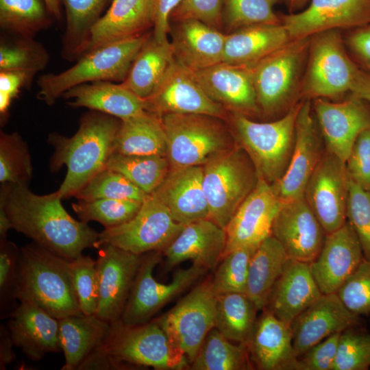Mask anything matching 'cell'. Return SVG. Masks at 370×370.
Returning <instances> with one entry per match:
<instances>
[{"label": "cell", "instance_id": "6da1fadb", "mask_svg": "<svg viewBox=\"0 0 370 370\" xmlns=\"http://www.w3.org/2000/svg\"><path fill=\"white\" fill-rule=\"evenodd\" d=\"M57 191L40 195L27 184H2L0 212L12 229L21 232L51 252L69 260L95 247L99 234L87 223L72 217L61 203Z\"/></svg>", "mask_w": 370, "mask_h": 370}, {"label": "cell", "instance_id": "7a4b0ae2", "mask_svg": "<svg viewBox=\"0 0 370 370\" xmlns=\"http://www.w3.org/2000/svg\"><path fill=\"white\" fill-rule=\"evenodd\" d=\"M121 121L113 116L91 110L81 118L78 130L71 137L49 134L48 142L55 149L50 169L57 171L64 165L67 170L56 190L62 199L74 197L106 168Z\"/></svg>", "mask_w": 370, "mask_h": 370}, {"label": "cell", "instance_id": "3957f363", "mask_svg": "<svg viewBox=\"0 0 370 370\" xmlns=\"http://www.w3.org/2000/svg\"><path fill=\"white\" fill-rule=\"evenodd\" d=\"M14 297L38 306L57 319L83 314L72 286L69 260L34 242L20 248Z\"/></svg>", "mask_w": 370, "mask_h": 370}, {"label": "cell", "instance_id": "277c9868", "mask_svg": "<svg viewBox=\"0 0 370 370\" xmlns=\"http://www.w3.org/2000/svg\"><path fill=\"white\" fill-rule=\"evenodd\" d=\"M300 104L270 122H257L241 114L229 113L226 121L236 143L249 156L258 177L271 184L284 175L289 164Z\"/></svg>", "mask_w": 370, "mask_h": 370}, {"label": "cell", "instance_id": "5b68a950", "mask_svg": "<svg viewBox=\"0 0 370 370\" xmlns=\"http://www.w3.org/2000/svg\"><path fill=\"white\" fill-rule=\"evenodd\" d=\"M151 33L103 45L84 53L75 64L60 73L40 75L36 97L52 106L66 91L80 84L100 81L123 82Z\"/></svg>", "mask_w": 370, "mask_h": 370}, {"label": "cell", "instance_id": "8992f818", "mask_svg": "<svg viewBox=\"0 0 370 370\" xmlns=\"http://www.w3.org/2000/svg\"><path fill=\"white\" fill-rule=\"evenodd\" d=\"M310 37L291 40L249 69L260 114L286 113L301 97Z\"/></svg>", "mask_w": 370, "mask_h": 370}, {"label": "cell", "instance_id": "52a82bcc", "mask_svg": "<svg viewBox=\"0 0 370 370\" xmlns=\"http://www.w3.org/2000/svg\"><path fill=\"white\" fill-rule=\"evenodd\" d=\"M160 118L170 169L204 166L236 145L228 123L221 118L199 114H166Z\"/></svg>", "mask_w": 370, "mask_h": 370}, {"label": "cell", "instance_id": "ba28073f", "mask_svg": "<svg viewBox=\"0 0 370 370\" xmlns=\"http://www.w3.org/2000/svg\"><path fill=\"white\" fill-rule=\"evenodd\" d=\"M203 187L209 219L225 229L259 180L246 151L236 145L203 166Z\"/></svg>", "mask_w": 370, "mask_h": 370}, {"label": "cell", "instance_id": "9c48e42d", "mask_svg": "<svg viewBox=\"0 0 370 370\" xmlns=\"http://www.w3.org/2000/svg\"><path fill=\"white\" fill-rule=\"evenodd\" d=\"M99 347L116 358L136 367L158 370L188 369L189 362L156 320L129 326L120 320L110 323Z\"/></svg>", "mask_w": 370, "mask_h": 370}, {"label": "cell", "instance_id": "30bf717a", "mask_svg": "<svg viewBox=\"0 0 370 370\" xmlns=\"http://www.w3.org/2000/svg\"><path fill=\"white\" fill-rule=\"evenodd\" d=\"M359 69L338 29L317 33L310 38L301 97L334 98L350 92Z\"/></svg>", "mask_w": 370, "mask_h": 370}, {"label": "cell", "instance_id": "8fae6325", "mask_svg": "<svg viewBox=\"0 0 370 370\" xmlns=\"http://www.w3.org/2000/svg\"><path fill=\"white\" fill-rule=\"evenodd\" d=\"M184 227L173 219L165 205L151 193L131 220L100 232L95 248L109 244L137 255L162 252Z\"/></svg>", "mask_w": 370, "mask_h": 370}, {"label": "cell", "instance_id": "7c38bea8", "mask_svg": "<svg viewBox=\"0 0 370 370\" xmlns=\"http://www.w3.org/2000/svg\"><path fill=\"white\" fill-rule=\"evenodd\" d=\"M161 251L143 254L129 298L119 319L129 326L147 323L162 307L194 284L207 270L193 264L177 270L169 283L157 281L153 275L160 262Z\"/></svg>", "mask_w": 370, "mask_h": 370}, {"label": "cell", "instance_id": "4fadbf2b", "mask_svg": "<svg viewBox=\"0 0 370 370\" xmlns=\"http://www.w3.org/2000/svg\"><path fill=\"white\" fill-rule=\"evenodd\" d=\"M216 297L211 280L193 287L175 306L156 320L190 364L215 326Z\"/></svg>", "mask_w": 370, "mask_h": 370}, {"label": "cell", "instance_id": "5bb4252c", "mask_svg": "<svg viewBox=\"0 0 370 370\" xmlns=\"http://www.w3.org/2000/svg\"><path fill=\"white\" fill-rule=\"evenodd\" d=\"M144 100L145 110L159 117L166 114H199L227 121L229 115L208 97L193 71L175 59L152 94Z\"/></svg>", "mask_w": 370, "mask_h": 370}, {"label": "cell", "instance_id": "9a60e30c", "mask_svg": "<svg viewBox=\"0 0 370 370\" xmlns=\"http://www.w3.org/2000/svg\"><path fill=\"white\" fill-rule=\"evenodd\" d=\"M349 182L345 163L325 149L304 197L326 234L347 221Z\"/></svg>", "mask_w": 370, "mask_h": 370}, {"label": "cell", "instance_id": "2e32d148", "mask_svg": "<svg viewBox=\"0 0 370 370\" xmlns=\"http://www.w3.org/2000/svg\"><path fill=\"white\" fill-rule=\"evenodd\" d=\"M325 150L311 100L304 99L295 123V140L288 168L284 175L271 184L282 202L304 196L306 186Z\"/></svg>", "mask_w": 370, "mask_h": 370}, {"label": "cell", "instance_id": "e0dca14e", "mask_svg": "<svg viewBox=\"0 0 370 370\" xmlns=\"http://www.w3.org/2000/svg\"><path fill=\"white\" fill-rule=\"evenodd\" d=\"M312 109L325 149L345 163L357 137L370 127V104L351 94L341 102L315 99Z\"/></svg>", "mask_w": 370, "mask_h": 370}, {"label": "cell", "instance_id": "ac0fdd59", "mask_svg": "<svg viewBox=\"0 0 370 370\" xmlns=\"http://www.w3.org/2000/svg\"><path fill=\"white\" fill-rule=\"evenodd\" d=\"M98 249L99 299L95 314L110 323L121 317L143 254H134L109 244Z\"/></svg>", "mask_w": 370, "mask_h": 370}, {"label": "cell", "instance_id": "d6986e66", "mask_svg": "<svg viewBox=\"0 0 370 370\" xmlns=\"http://www.w3.org/2000/svg\"><path fill=\"white\" fill-rule=\"evenodd\" d=\"M271 235L294 260L310 263L319 254L326 233L304 197L282 203Z\"/></svg>", "mask_w": 370, "mask_h": 370}, {"label": "cell", "instance_id": "ffe728a7", "mask_svg": "<svg viewBox=\"0 0 370 370\" xmlns=\"http://www.w3.org/2000/svg\"><path fill=\"white\" fill-rule=\"evenodd\" d=\"M282 23L291 40L340 28L370 23V0H310L301 12L283 16Z\"/></svg>", "mask_w": 370, "mask_h": 370}, {"label": "cell", "instance_id": "44dd1931", "mask_svg": "<svg viewBox=\"0 0 370 370\" xmlns=\"http://www.w3.org/2000/svg\"><path fill=\"white\" fill-rule=\"evenodd\" d=\"M282 204L272 185L259 177L255 188L225 227L227 241L223 256L236 248L257 247L271 235L272 225Z\"/></svg>", "mask_w": 370, "mask_h": 370}, {"label": "cell", "instance_id": "7402d4cb", "mask_svg": "<svg viewBox=\"0 0 370 370\" xmlns=\"http://www.w3.org/2000/svg\"><path fill=\"white\" fill-rule=\"evenodd\" d=\"M365 258L358 238L347 221L326 234L322 248L310 263L312 275L323 294L337 293Z\"/></svg>", "mask_w": 370, "mask_h": 370}, {"label": "cell", "instance_id": "603a6c76", "mask_svg": "<svg viewBox=\"0 0 370 370\" xmlns=\"http://www.w3.org/2000/svg\"><path fill=\"white\" fill-rule=\"evenodd\" d=\"M360 324V317L349 310L336 293H322L291 324L295 354L299 358L327 337Z\"/></svg>", "mask_w": 370, "mask_h": 370}, {"label": "cell", "instance_id": "cb8c5ba5", "mask_svg": "<svg viewBox=\"0 0 370 370\" xmlns=\"http://www.w3.org/2000/svg\"><path fill=\"white\" fill-rule=\"evenodd\" d=\"M193 73L208 97L229 113L260 114L249 68L221 62Z\"/></svg>", "mask_w": 370, "mask_h": 370}, {"label": "cell", "instance_id": "d4e9b609", "mask_svg": "<svg viewBox=\"0 0 370 370\" xmlns=\"http://www.w3.org/2000/svg\"><path fill=\"white\" fill-rule=\"evenodd\" d=\"M250 362L260 370H300L291 325L262 310L246 343Z\"/></svg>", "mask_w": 370, "mask_h": 370}, {"label": "cell", "instance_id": "484cf974", "mask_svg": "<svg viewBox=\"0 0 370 370\" xmlns=\"http://www.w3.org/2000/svg\"><path fill=\"white\" fill-rule=\"evenodd\" d=\"M203 171V166L170 169L153 193L165 205L173 219L184 225L209 219Z\"/></svg>", "mask_w": 370, "mask_h": 370}, {"label": "cell", "instance_id": "4316f807", "mask_svg": "<svg viewBox=\"0 0 370 370\" xmlns=\"http://www.w3.org/2000/svg\"><path fill=\"white\" fill-rule=\"evenodd\" d=\"M7 327L14 346L34 361L62 351L59 320L38 306L21 301L8 315Z\"/></svg>", "mask_w": 370, "mask_h": 370}, {"label": "cell", "instance_id": "83f0119b", "mask_svg": "<svg viewBox=\"0 0 370 370\" xmlns=\"http://www.w3.org/2000/svg\"><path fill=\"white\" fill-rule=\"evenodd\" d=\"M174 23L170 43L177 61L193 71L223 62L225 32L195 19Z\"/></svg>", "mask_w": 370, "mask_h": 370}, {"label": "cell", "instance_id": "f1b7e54d", "mask_svg": "<svg viewBox=\"0 0 370 370\" xmlns=\"http://www.w3.org/2000/svg\"><path fill=\"white\" fill-rule=\"evenodd\" d=\"M225 229L210 219L184 225L173 241L163 251L166 267L190 260L193 264L214 269L225 249Z\"/></svg>", "mask_w": 370, "mask_h": 370}, {"label": "cell", "instance_id": "f546056e", "mask_svg": "<svg viewBox=\"0 0 370 370\" xmlns=\"http://www.w3.org/2000/svg\"><path fill=\"white\" fill-rule=\"evenodd\" d=\"M153 23L154 0H112L92 28L83 55L103 45L144 34L153 28Z\"/></svg>", "mask_w": 370, "mask_h": 370}, {"label": "cell", "instance_id": "4dcf8cb0", "mask_svg": "<svg viewBox=\"0 0 370 370\" xmlns=\"http://www.w3.org/2000/svg\"><path fill=\"white\" fill-rule=\"evenodd\" d=\"M321 294L310 263L289 259L266 308L280 320L291 324Z\"/></svg>", "mask_w": 370, "mask_h": 370}, {"label": "cell", "instance_id": "1f68e13d", "mask_svg": "<svg viewBox=\"0 0 370 370\" xmlns=\"http://www.w3.org/2000/svg\"><path fill=\"white\" fill-rule=\"evenodd\" d=\"M62 97L70 99L68 104L72 108H87L121 120L147 112L145 100L121 83L100 81L83 84L70 88Z\"/></svg>", "mask_w": 370, "mask_h": 370}, {"label": "cell", "instance_id": "d6a6232c", "mask_svg": "<svg viewBox=\"0 0 370 370\" xmlns=\"http://www.w3.org/2000/svg\"><path fill=\"white\" fill-rule=\"evenodd\" d=\"M291 40L282 23L244 27L227 34L223 62L250 67Z\"/></svg>", "mask_w": 370, "mask_h": 370}, {"label": "cell", "instance_id": "836d02e7", "mask_svg": "<svg viewBox=\"0 0 370 370\" xmlns=\"http://www.w3.org/2000/svg\"><path fill=\"white\" fill-rule=\"evenodd\" d=\"M290 258L272 235L263 240L250 260L246 294L258 310L266 308L272 291Z\"/></svg>", "mask_w": 370, "mask_h": 370}, {"label": "cell", "instance_id": "e575fe53", "mask_svg": "<svg viewBox=\"0 0 370 370\" xmlns=\"http://www.w3.org/2000/svg\"><path fill=\"white\" fill-rule=\"evenodd\" d=\"M58 320L60 341L65 359L61 369L75 370L103 342L110 323L96 314L72 315Z\"/></svg>", "mask_w": 370, "mask_h": 370}, {"label": "cell", "instance_id": "d590c367", "mask_svg": "<svg viewBox=\"0 0 370 370\" xmlns=\"http://www.w3.org/2000/svg\"><path fill=\"white\" fill-rule=\"evenodd\" d=\"M174 60L170 41L158 42L151 32L121 84L145 99L154 91Z\"/></svg>", "mask_w": 370, "mask_h": 370}, {"label": "cell", "instance_id": "8d00e7d4", "mask_svg": "<svg viewBox=\"0 0 370 370\" xmlns=\"http://www.w3.org/2000/svg\"><path fill=\"white\" fill-rule=\"evenodd\" d=\"M166 134L160 118L145 112L121 120L113 152L124 155L166 156Z\"/></svg>", "mask_w": 370, "mask_h": 370}, {"label": "cell", "instance_id": "74e56055", "mask_svg": "<svg viewBox=\"0 0 370 370\" xmlns=\"http://www.w3.org/2000/svg\"><path fill=\"white\" fill-rule=\"evenodd\" d=\"M59 1L64 6L66 16L61 56L67 61H77L84 53L92 28L111 0Z\"/></svg>", "mask_w": 370, "mask_h": 370}, {"label": "cell", "instance_id": "f35d334b", "mask_svg": "<svg viewBox=\"0 0 370 370\" xmlns=\"http://www.w3.org/2000/svg\"><path fill=\"white\" fill-rule=\"evenodd\" d=\"M257 311L246 293L217 295L214 328L229 340L246 344L254 328Z\"/></svg>", "mask_w": 370, "mask_h": 370}, {"label": "cell", "instance_id": "ab89813d", "mask_svg": "<svg viewBox=\"0 0 370 370\" xmlns=\"http://www.w3.org/2000/svg\"><path fill=\"white\" fill-rule=\"evenodd\" d=\"M245 343L234 344L216 328L207 334L196 357L193 370H245L251 369Z\"/></svg>", "mask_w": 370, "mask_h": 370}, {"label": "cell", "instance_id": "60d3db41", "mask_svg": "<svg viewBox=\"0 0 370 370\" xmlns=\"http://www.w3.org/2000/svg\"><path fill=\"white\" fill-rule=\"evenodd\" d=\"M53 17L44 0H0V27L14 36L34 38Z\"/></svg>", "mask_w": 370, "mask_h": 370}, {"label": "cell", "instance_id": "b9f144b4", "mask_svg": "<svg viewBox=\"0 0 370 370\" xmlns=\"http://www.w3.org/2000/svg\"><path fill=\"white\" fill-rule=\"evenodd\" d=\"M106 168L120 173L145 193H153L170 170L166 156L124 155L112 152Z\"/></svg>", "mask_w": 370, "mask_h": 370}, {"label": "cell", "instance_id": "7bdbcfd3", "mask_svg": "<svg viewBox=\"0 0 370 370\" xmlns=\"http://www.w3.org/2000/svg\"><path fill=\"white\" fill-rule=\"evenodd\" d=\"M49 61L47 49L34 38H1L0 71H23L34 77L45 69Z\"/></svg>", "mask_w": 370, "mask_h": 370}, {"label": "cell", "instance_id": "ee69618b", "mask_svg": "<svg viewBox=\"0 0 370 370\" xmlns=\"http://www.w3.org/2000/svg\"><path fill=\"white\" fill-rule=\"evenodd\" d=\"M141 201L127 199H99L78 200L72 208L80 221H95L105 229L119 226L131 220L139 211Z\"/></svg>", "mask_w": 370, "mask_h": 370}, {"label": "cell", "instance_id": "f6af8a7d", "mask_svg": "<svg viewBox=\"0 0 370 370\" xmlns=\"http://www.w3.org/2000/svg\"><path fill=\"white\" fill-rule=\"evenodd\" d=\"M278 0H224L223 21L226 34L258 25L281 24L273 11Z\"/></svg>", "mask_w": 370, "mask_h": 370}, {"label": "cell", "instance_id": "bcb514c9", "mask_svg": "<svg viewBox=\"0 0 370 370\" xmlns=\"http://www.w3.org/2000/svg\"><path fill=\"white\" fill-rule=\"evenodd\" d=\"M32 164L26 143L14 132L0 133V182L28 184Z\"/></svg>", "mask_w": 370, "mask_h": 370}, {"label": "cell", "instance_id": "7dc6e473", "mask_svg": "<svg viewBox=\"0 0 370 370\" xmlns=\"http://www.w3.org/2000/svg\"><path fill=\"white\" fill-rule=\"evenodd\" d=\"M147 195L120 173L105 168L96 174L74 197L78 200L84 201L111 199L143 202Z\"/></svg>", "mask_w": 370, "mask_h": 370}, {"label": "cell", "instance_id": "c3c4849f", "mask_svg": "<svg viewBox=\"0 0 370 370\" xmlns=\"http://www.w3.org/2000/svg\"><path fill=\"white\" fill-rule=\"evenodd\" d=\"M257 247L236 248L222 257L211 280L216 295L227 293H246L249 262Z\"/></svg>", "mask_w": 370, "mask_h": 370}, {"label": "cell", "instance_id": "681fc988", "mask_svg": "<svg viewBox=\"0 0 370 370\" xmlns=\"http://www.w3.org/2000/svg\"><path fill=\"white\" fill-rule=\"evenodd\" d=\"M69 274L83 314H95L99 299L97 261L83 254L69 260Z\"/></svg>", "mask_w": 370, "mask_h": 370}, {"label": "cell", "instance_id": "f907efd6", "mask_svg": "<svg viewBox=\"0 0 370 370\" xmlns=\"http://www.w3.org/2000/svg\"><path fill=\"white\" fill-rule=\"evenodd\" d=\"M357 327L348 328L341 334L333 370L370 368V332Z\"/></svg>", "mask_w": 370, "mask_h": 370}, {"label": "cell", "instance_id": "816d5d0a", "mask_svg": "<svg viewBox=\"0 0 370 370\" xmlns=\"http://www.w3.org/2000/svg\"><path fill=\"white\" fill-rule=\"evenodd\" d=\"M347 221L358 238L365 258L370 261V191L350 180Z\"/></svg>", "mask_w": 370, "mask_h": 370}, {"label": "cell", "instance_id": "f5cc1de1", "mask_svg": "<svg viewBox=\"0 0 370 370\" xmlns=\"http://www.w3.org/2000/svg\"><path fill=\"white\" fill-rule=\"evenodd\" d=\"M336 293L352 312L370 316V261L364 258Z\"/></svg>", "mask_w": 370, "mask_h": 370}, {"label": "cell", "instance_id": "db71d44e", "mask_svg": "<svg viewBox=\"0 0 370 370\" xmlns=\"http://www.w3.org/2000/svg\"><path fill=\"white\" fill-rule=\"evenodd\" d=\"M20 248L6 238L0 240V307L1 316L13 310L10 307L14 297L19 270ZM1 317V318H2Z\"/></svg>", "mask_w": 370, "mask_h": 370}, {"label": "cell", "instance_id": "11a10c76", "mask_svg": "<svg viewBox=\"0 0 370 370\" xmlns=\"http://www.w3.org/2000/svg\"><path fill=\"white\" fill-rule=\"evenodd\" d=\"M224 0H182L170 16V21L195 19L223 31Z\"/></svg>", "mask_w": 370, "mask_h": 370}, {"label": "cell", "instance_id": "9f6ffc18", "mask_svg": "<svg viewBox=\"0 0 370 370\" xmlns=\"http://www.w3.org/2000/svg\"><path fill=\"white\" fill-rule=\"evenodd\" d=\"M345 166L349 180L370 191V127L357 137Z\"/></svg>", "mask_w": 370, "mask_h": 370}, {"label": "cell", "instance_id": "6f0895ef", "mask_svg": "<svg viewBox=\"0 0 370 370\" xmlns=\"http://www.w3.org/2000/svg\"><path fill=\"white\" fill-rule=\"evenodd\" d=\"M341 333L327 337L300 356V370H333Z\"/></svg>", "mask_w": 370, "mask_h": 370}, {"label": "cell", "instance_id": "680465c9", "mask_svg": "<svg viewBox=\"0 0 370 370\" xmlns=\"http://www.w3.org/2000/svg\"><path fill=\"white\" fill-rule=\"evenodd\" d=\"M34 77L17 71H0V115L3 121L8 116V111L13 99L22 88L29 86Z\"/></svg>", "mask_w": 370, "mask_h": 370}, {"label": "cell", "instance_id": "91938a15", "mask_svg": "<svg viewBox=\"0 0 370 370\" xmlns=\"http://www.w3.org/2000/svg\"><path fill=\"white\" fill-rule=\"evenodd\" d=\"M345 44L359 67L370 72V23L353 29L347 36Z\"/></svg>", "mask_w": 370, "mask_h": 370}, {"label": "cell", "instance_id": "94428289", "mask_svg": "<svg viewBox=\"0 0 370 370\" xmlns=\"http://www.w3.org/2000/svg\"><path fill=\"white\" fill-rule=\"evenodd\" d=\"M182 0H154V23L152 34L159 42L168 41L170 16Z\"/></svg>", "mask_w": 370, "mask_h": 370}, {"label": "cell", "instance_id": "6125c7cd", "mask_svg": "<svg viewBox=\"0 0 370 370\" xmlns=\"http://www.w3.org/2000/svg\"><path fill=\"white\" fill-rule=\"evenodd\" d=\"M130 367L136 366L116 358L97 346L82 360L77 370H114Z\"/></svg>", "mask_w": 370, "mask_h": 370}, {"label": "cell", "instance_id": "be15d7a7", "mask_svg": "<svg viewBox=\"0 0 370 370\" xmlns=\"http://www.w3.org/2000/svg\"><path fill=\"white\" fill-rule=\"evenodd\" d=\"M15 347L10 332L7 326L0 325V369L5 370L6 367L16 358L13 350Z\"/></svg>", "mask_w": 370, "mask_h": 370}, {"label": "cell", "instance_id": "e7e4bbea", "mask_svg": "<svg viewBox=\"0 0 370 370\" xmlns=\"http://www.w3.org/2000/svg\"><path fill=\"white\" fill-rule=\"evenodd\" d=\"M350 93L370 104V72L360 68Z\"/></svg>", "mask_w": 370, "mask_h": 370}, {"label": "cell", "instance_id": "03108f58", "mask_svg": "<svg viewBox=\"0 0 370 370\" xmlns=\"http://www.w3.org/2000/svg\"><path fill=\"white\" fill-rule=\"evenodd\" d=\"M48 10L57 20H60L62 17L60 3L59 0H44Z\"/></svg>", "mask_w": 370, "mask_h": 370}, {"label": "cell", "instance_id": "003e7915", "mask_svg": "<svg viewBox=\"0 0 370 370\" xmlns=\"http://www.w3.org/2000/svg\"><path fill=\"white\" fill-rule=\"evenodd\" d=\"M288 1L291 3H295V2L296 3L297 1H300V0H288Z\"/></svg>", "mask_w": 370, "mask_h": 370}]
</instances>
